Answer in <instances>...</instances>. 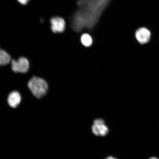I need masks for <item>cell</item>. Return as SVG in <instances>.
<instances>
[{"label": "cell", "mask_w": 159, "mask_h": 159, "mask_svg": "<svg viewBox=\"0 0 159 159\" xmlns=\"http://www.w3.org/2000/svg\"><path fill=\"white\" fill-rule=\"evenodd\" d=\"M28 86L34 96L40 99L47 94L48 85L46 81L40 77L34 76L29 81Z\"/></svg>", "instance_id": "obj_1"}, {"label": "cell", "mask_w": 159, "mask_h": 159, "mask_svg": "<svg viewBox=\"0 0 159 159\" xmlns=\"http://www.w3.org/2000/svg\"><path fill=\"white\" fill-rule=\"evenodd\" d=\"M11 63L12 70L15 73H25L29 70V61L25 57H20L17 60H11Z\"/></svg>", "instance_id": "obj_2"}, {"label": "cell", "mask_w": 159, "mask_h": 159, "mask_svg": "<svg viewBox=\"0 0 159 159\" xmlns=\"http://www.w3.org/2000/svg\"><path fill=\"white\" fill-rule=\"evenodd\" d=\"M91 129L93 134L97 136H105L109 132L108 126L105 125L104 121L100 118L95 119Z\"/></svg>", "instance_id": "obj_3"}, {"label": "cell", "mask_w": 159, "mask_h": 159, "mask_svg": "<svg viewBox=\"0 0 159 159\" xmlns=\"http://www.w3.org/2000/svg\"><path fill=\"white\" fill-rule=\"evenodd\" d=\"M51 28L52 31L55 33H61L65 31V22L62 18L56 16L50 20Z\"/></svg>", "instance_id": "obj_4"}, {"label": "cell", "mask_w": 159, "mask_h": 159, "mask_svg": "<svg viewBox=\"0 0 159 159\" xmlns=\"http://www.w3.org/2000/svg\"><path fill=\"white\" fill-rule=\"evenodd\" d=\"M135 35L137 40L141 44H145L150 40L151 33L146 28H141L137 30Z\"/></svg>", "instance_id": "obj_5"}, {"label": "cell", "mask_w": 159, "mask_h": 159, "mask_svg": "<svg viewBox=\"0 0 159 159\" xmlns=\"http://www.w3.org/2000/svg\"><path fill=\"white\" fill-rule=\"evenodd\" d=\"M21 101V95L17 91H12L10 93L8 96L7 103L11 108H16L20 104Z\"/></svg>", "instance_id": "obj_6"}, {"label": "cell", "mask_w": 159, "mask_h": 159, "mask_svg": "<svg viewBox=\"0 0 159 159\" xmlns=\"http://www.w3.org/2000/svg\"><path fill=\"white\" fill-rule=\"evenodd\" d=\"M11 61V57L8 53L0 48V66L8 64Z\"/></svg>", "instance_id": "obj_7"}, {"label": "cell", "mask_w": 159, "mask_h": 159, "mask_svg": "<svg viewBox=\"0 0 159 159\" xmlns=\"http://www.w3.org/2000/svg\"><path fill=\"white\" fill-rule=\"evenodd\" d=\"M81 41L82 44L86 47L90 46L93 43L92 37L87 34H84L81 36Z\"/></svg>", "instance_id": "obj_8"}, {"label": "cell", "mask_w": 159, "mask_h": 159, "mask_svg": "<svg viewBox=\"0 0 159 159\" xmlns=\"http://www.w3.org/2000/svg\"><path fill=\"white\" fill-rule=\"evenodd\" d=\"M22 5H25L29 2L30 0H17Z\"/></svg>", "instance_id": "obj_9"}, {"label": "cell", "mask_w": 159, "mask_h": 159, "mask_svg": "<svg viewBox=\"0 0 159 159\" xmlns=\"http://www.w3.org/2000/svg\"><path fill=\"white\" fill-rule=\"evenodd\" d=\"M105 159H117L116 158H115V157H113L112 156H109L108 157H107Z\"/></svg>", "instance_id": "obj_10"}, {"label": "cell", "mask_w": 159, "mask_h": 159, "mask_svg": "<svg viewBox=\"0 0 159 159\" xmlns=\"http://www.w3.org/2000/svg\"><path fill=\"white\" fill-rule=\"evenodd\" d=\"M148 159H159L157 158L156 157H151L148 158Z\"/></svg>", "instance_id": "obj_11"}]
</instances>
